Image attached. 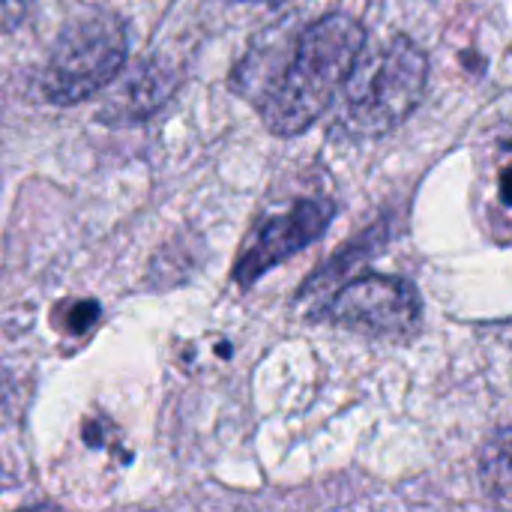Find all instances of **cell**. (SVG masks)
Masks as SVG:
<instances>
[{
	"mask_svg": "<svg viewBox=\"0 0 512 512\" xmlns=\"http://www.w3.org/2000/svg\"><path fill=\"white\" fill-rule=\"evenodd\" d=\"M327 315L357 333L405 336L420 321V294L396 276H360L348 282L327 306Z\"/></svg>",
	"mask_w": 512,
	"mask_h": 512,
	"instance_id": "obj_4",
	"label": "cell"
},
{
	"mask_svg": "<svg viewBox=\"0 0 512 512\" xmlns=\"http://www.w3.org/2000/svg\"><path fill=\"white\" fill-rule=\"evenodd\" d=\"M330 219H333V204L318 201V198L300 201L291 210L267 219L252 234V240L246 243V249L240 252V258L234 264L237 285H243V288L255 285L267 270L279 267L282 261H288L300 249H306L312 240H318L327 231Z\"/></svg>",
	"mask_w": 512,
	"mask_h": 512,
	"instance_id": "obj_5",
	"label": "cell"
},
{
	"mask_svg": "<svg viewBox=\"0 0 512 512\" xmlns=\"http://www.w3.org/2000/svg\"><path fill=\"white\" fill-rule=\"evenodd\" d=\"M99 318V303L93 300H69L63 306H57L54 312V324L66 333V336H81L87 333Z\"/></svg>",
	"mask_w": 512,
	"mask_h": 512,
	"instance_id": "obj_8",
	"label": "cell"
},
{
	"mask_svg": "<svg viewBox=\"0 0 512 512\" xmlns=\"http://www.w3.org/2000/svg\"><path fill=\"white\" fill-rule=\"evenodd\" d=\"M498 192H501V201H504V204H510V207H512V162H510V165H504V171H501V180H498Z\"/></svg>",
	"mask_w": 512,
	"mask_h": 512,
	"instance_id": "obj_9",
	"label": "cell"
},
{
	"mask_svg": "<svg viewBox=\"0 0 512 512\" xmlns=\"http://www.w3.org/2000/svg\"><path fill=\"white\" fill-rule=\"evenodd\" d=\"M270 3H276V0H270Z\"/></svg>",
	"mask_w": 512,
	"mask_h": 512,
	"instance_id": "obj_10",
	"label": "cell"
},
{
	"mask_svg": "<svg viewBox=\"0 0 512 512\" xmlns=\"http://www.w3.org/2000/svg\"><path fill=\"white\" fill-rule=\"evenodd\" d=\"M480 480L495 507L512 512V429L498 432L480 453Z\"/></svg>",
	"mask_w": 512,
	"mask_h": 512,
	"instance_id": "obj_7",
	"label": "cell"
},
{
	"mask_svg": "<svg viewBox=\"0 0 512 512\" xmlns=\"http://www.w3.org/2000/svg\"><path fill=\"white\" fill-rule=\"evenodd\" d=\"M129 36L114 12H87L69 21L42 72V96L51 105H78L108 87L126 66Z\"/></svg>",
	"mask_w": 512,
	"mask_h": 512,
	"instance_id": "obj_3",
	"label": "cell"
},
{
	"mask_svg": "<svg viewBox=\"0 0 512 512\" xmlns=\"http://www.w3.org/2000/svg\"><path fill=\"white\" fill-rule=\"evenodd\" d=\"M174 90V81L168 78L165 66L156 63H138L126 84L111 96V102L105 105L102 117L108 120H144L147 114H153Z\"/></svg>",
	"mask_w": 512,
	"mask_h": 512,
	"instance_id": "obj_6",
	"label": "cell"
},
{
	"mask_svg": "<svg viewBox=\"0 0 512 512\" xmlns=\"http://www.w3.org/2000/svg\"><path fill=\"white\" fill-rule=\"evenodd\" d=\"M429 81V57L411 36H393L369 57L360 54L345 81L348 117L363 135H384L408 120Z\"/></svg>",
	"mask_w": 512,
	"mask_h": 512,
	"instance_id": "obj_2",
	"label": "cell"
},
{
	"mask_svg": "<svg viewBox=\"0 0 512 512\" xmlns=\"http://www.w3.org/2000/svg\"><path fill=\"white\" fill-rule=\"evenodd\" d=\"M366 45V27L342 12L312 21L294 42L279 75L267 78L252 96L264 126L273 135L291 138L306 132L348 81Z\"/></svg>",
	"mask_w": 512,
	"mask_h": 512,
	"instance_id": "obj_1",
	"label": "cell"
}]
</instances>
